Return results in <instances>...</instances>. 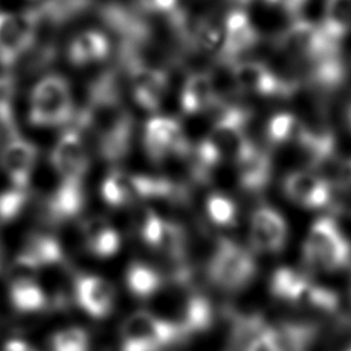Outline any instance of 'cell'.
Returning a JSON list of instances; mask_svg holds the SVG:
<instances>
[{
    "instance_id": "obj_1",
    "label": "cell",
    "mask_w": 351,
    "mask_h": 351,
    "mask_svg": "<svg viewBox=\"0 0 351 351\" xmlns=\"http://www.w3.org/2000/svg\"><path fill=\"white\" fill-rule=\"evenodd\" d=\"M78 121L106 160L117 162L128 155L133 140V118L121 99L112 73L99 75L92 84Z\"/></svg>"
},
{
    "instance_id": "obj_2",
    "label": "cell",
    "mask_w": 351,
    "mask_h": 351,
    "mask_svg": "<svg viewBox=\"0 0 351 351\" xmlns=\"http://www.w3.org/2000/svg\"><path fill=\"white\" fill-rule=\"evenodd\" d=\"M208 281L221 291L240 292L247 288L256 276V262L250 250L241 244L222 237L206 266Z\"/></svg>"
},
{
    "instance_id": "obj_3",
    "label": "cell",
    "mask_w": 351,
    "mask_h": 351,
    "mask_svg": "<svg viewBox=\"0 0 351 351\" xmlns=\"http://www.w3.org/2000/svg\"><path fill=\"white\" fill-rule=\"evenodd\" d=\"M100 195L107 204L122 207L137 199L180 197L184 192L171 180L162 176L111 170L101 181Z\"/></svg>"
},
{
    "instance_id": "obj_4",
    "label": "cell",
    "mask_w": 351,
    "mask_h": 351,
    "mask_svg": "<svg viewBox=\"0 0 351 351\" xmlns=\"http://www.w3.org/2000/svg\"><path fill=\"white\" fill-rule=\"evenodd\" d=\"M302 252L304 263L314 269L336 271L351 265V243L329 217H321L310 226Z\"/></svg>"
},
{
    "instance_id": "obj_5",
    "label": "cell",
    "mask_w": 351,
    "mask_h": 351,
    "mask_svg": "<svg viewBox=\"0 0 351 351\" xmlns=\"http://www.w3.org/2000/svg\"><path fill=\"white\" fill-rule=\"evenodd\" d=\"M29 122L34 126L55 128L74 117V100L69 82L58 74L43 77L29 97Z\"/></svg>"
},
{
    "instance_id": "obj_6",
    "label": "cell",
    "mask_w": 351,
    "mask_h": 351,
    "mask_svg": "<svg viewBox=\"0 0 351 351\" xmlns=\"http://www.w3.org/2000/svg\"><path fill=\"white\" fill-rule=\"evenodd\" d=\"M273 44L280 52L303 64L341 52V41L329 36L321 23L300 18L282 29L276 36Z\"/></svg>"
},
{
    "instance_id": "obj_7",
    "label": "cell",
    "mask_w": 351,
    "mask_h": 351,
    "mask_svg": "<svg viewBox=\"0 0 351 351\" xmlns=\"http://www.w3.org/2000/svg\"><path fill=\"white\" fill-rule=\"evenodd\" d=\"M185 337L178 322L148 311H136L126 318L122 326V351H159Z\"/></svg>"
},
{
    "instance_id": "obj_8",
    "label": "cell",
    "mask_w": 351,
    "mask_h": 351,
    "mask_svg": "<svg viewBox=\"0 0 351 351\" xmlns=\"http://www.w3.org/2000/svg\"><path fill=\"white\" fill-rule=\"evenodd\" d=\"M121 55L136 103L148 111L158 110L169 86L166 71L148 63L143 58L141 49L122 45Z\"/></svg>"
},
{
    "instance_id": "obj_9",
    "label": "cell",
    "mask_w": 351,
    "mask_h": 351,
    "mask_svg": "<svg viewBox=\"0 0 351 351\" xmlns=\"http://www.w3.org/2000/svg\"><path fill=\"white\" fill-rule=\"evenodd\" d=\"M232 78L239 89L271 99L289 97L299 86L295 80L278 75L267 64L256 60L234 63Z\"/></svg>"
},
{
    "instance_id": "obj_10",
    "label": "cell",
    "mask_w": 351,
    "mask_h": 351,
    "mask_svg": "<svg viewBox=\"0 0 351 351\" xmlns=\"http://www.w3.org/2000/svg\"><path fill=\"white\" fill-rule=\"evenodd\" d=\"M38 22L34 8L19 12H0V63L15 64L36 43Z\"/></svg>"
},
{
    "instance_id": "obj_11",
    "label": "cell",
    "mask_w": 351,
    "mask_h": 351,
    "mask_svg": "<svg viewBox=\"0 0 351 351\" xmlns=\"http://www.w3.org/2000/svg\"><path fill=\"white\" fill-rule=\"evenodd\" d=\"M51 166L62 184H84L89 152L82 133L77 129L64 132L51 152Z\"/></svg>"
},
{
    "instance_id": "obj_12",
    "label": "cell",
    "mask_w": 351,
    "mask_h": 351,
    "mask_svg": "<svg viewBox=\"0 0 351 351\" xmlns=\"http://www.w3.org/2000/svg\"><path fill=\"white\" fill-rule=\"evenodd\" d=\"M144 147L148 156L162 162L170 156L191 155L192 147L181 123L170 117H154L144 128Z\"/></svg>"
},
{
    "instance_id": "obj_13",
    "label": "cell",
    "mask_w": 351,
    "mask_h": 351,
    "mask_svg": "<svg viewBox=\"0 0 351 351\" xmlns=\"http://www.w3.org/2000/svg\"><path fill=\"white\" fill-rule=\"evenodd\" d=\"M259 43V32L250 15L234 8L229 11L222 23V41L217 51V58L225 64H234L239 58L252 49Z\"/></svg>"
},
{
    "instance_id": "obj_14",
    "label": "cell",
    "mask_w": 351,
    "mask_h": 351,
    "mask_svg": "<svg viewBox=\"0 0 351 351\" xmlns=\"http://www.w3.org/2000/svg\"><path fill=\"white\" fill-rule=\"evenodd\" d=\"M288 241L285 218L270 206L258 207L250 218V243L254 251L263 254L281 252Z\"/></svg>"
},
{
    "instance_id": "obj_15",
    "label": "cell",
    "mask_w": 351,
    "mask_h": 351,
    "mask_svg": "<svg viewBox=\"0 0 351 351\" xmlns=\"http://www.w3.org/2000/svg\"><path fill=\"white\" fill-rule=\"evenodd\" d=\"M282 189L288 199L307 210H319L332 203L333 188L315 171L296 170L287 174Z\"/></svg>"
},
{
    "instance_id": "obj_16",
    "label": "cell",
    "mask_w": 351,
    "mask_h": 351,
    "mask_svg": "<svg viewBox=\"0 0 351 351\" xmlns=\"http://www.w3.org/2000/svg\"><path fill=\"white\" fill-rule=\"evenodd\" d=\"M36 158L37 149L26 138L14 134L4 144L1 151V167L10 181V186L27 191L34 171Z\"/></svg>"
},
{
    "instance_id": "obj_17",
    "label": "cell",
    "mask_w": 351,
    "mask_h": 351,
    "mask_svg": "<svg viewBox=\"0 0 351 351\" xmlns=\"http://www.w3.org/2000/svg\"><path fill=\"white\" fill-rule=\"evenodd\" d=\"M74 298L85 313L103 318L112 310L117 293L114 285L104 277L82 274L74 280Z\"/></svg>"
},
{
    "instance_id": "obj_18",
    "label": "cell",
    "mask_w": 351,
    "mask_h": 351,
    "mask_svg": "<svg viewBox=\"0 0 351 351\" xmlns=\"http://www.w3.org/2000/svg\"><path fill=\"white\" fill-rule=\"evenodd\" d=\"M180 106L181 110L189 115L200 114L221 106L219 93L213 75L204 71L188 75L181 89Z\"/></svg>"
},
{
    "instance_id": "obj_19",
    "label": "cell",
    "mask_w": 351,
    "mask_h": 351,
    "mask_svg": "<svg viewBox=\"0 0 351 351\" xmlns=\"http://www.w3.org/2000/svg\"><path fill=\"white\" fill-rule=\"evenodd\" d=\"M234 163L239 184L244 191L259 193L267 188L271 178V159L265 149L252 143Z\"/></svg>"
},
{
    "instance_id": "obj_20",
    "label": "cell",
    "mask_w": 351,
    "mask_h": 351,
    "mask_svg": "<svg viewBox=\"0 0 351 351\" xmlns=\"http://www.w3.org/2000/svg\"><path fill=\"white\" fill-rule=\"evenodd\" d=\"M85 203L84 184L58 182L45 203L47 218L52 222H64L75 218Z\"/></svg>"
},
{
    "instance_id": "obj_21",
    "label": "cell",
    "mask_w": 351,
    "mask_h": 351,
    "mask_svg": "<svg viewBox=\"0 0 351 351\" xmlns=\"http://www.w3.org/2000/svg\"><path fill=\"white\" fill-rule=\"evenodd\" d=\"M86 250L97 258H110L121 247V236L110 221L103 217H90L82 225Z\"/></svg>"
},
{
    "instance_id": "obj_22",
    "label": "cell",
    "mask_w": 351,
    "mask_h": 351,
    "mask_svg": "<svg viewBox=\"0 0 351 351\" xmlns=\"http://www.w3.org/2000/svg\"><path fill=\"white\" fill-rule=\"evenodd\" d=\"M110 53V40L99 30H84L69 44L67 56L74 66H86L100 62Z\"/></svg>"
},
{
    "instance_id": "obj_23",
    "label": "cell",
    "mask_w": 351,
    "mask_h": 351,
    "mask_svg": "<svg viewBox=\"0 0 351 351\" xmlns=\"http://www.w3.org/2000/svg\"><path fill=\"white\" fill-rule=\"evenodd\" d=\"M311 280L291 267H280L270 277V293L282 302L302 304L311 285Z\"/></svg>"
},
{
    "instance_id": "obj_24",
    "label": "cell",
    "mask_w": 351,
    "mask_h": 351,
    "mask_svg": "<svg viewBox=\"0 0 351 351\" xmlns=\"http://www.w3.org/2000/svg\"><path fill=\"white\" fill-rule=\"evenodd\" d=\"M22 256L33 262L38 269L47 266H56L63 262V251L59 241L48 234H32L23 244Z\"/></svg>"
},
{
    "instance_id": "obj_25",
    "label": "cell",
    "mask_w": 351,
    "mask_h": 351,
    "mask_svg": "<svg viewBox=\"0 0 351 351\" xmlns=\"http://www.w3.org/2000/svg\"><path fill=\"white\" fill-rule=\"evenodd\" d=\"M213 321L214 310L211 302L200 293H193L188 298L182 311V317L177 322L188 337L210 329Z\"/></svg>"
},
{
    "instance_id": "obj_26",
    "label": "cell",
    "mask_w": 351,
    "mask_h": 351,
    "mask_svg": "<svg viewBox=\"0 0 351 351\" xmlns=\"http://www.w3.org/2000/svg\"><path fill=\"white\" fill-rule=\"evenodd\" d=\"M126 287L138 299H149L163 285L162 274L152 266L143 262H132L126 270Z\"/></svg>"
},
{
    "instance_id": "obj_27",
    "label": "cell",
    "mask_w": 351,
    "mask_h": 351,
    "mask_svg": "<svg viewBox=\"0 0 351 351\" xmlns=\"http://www.w3.org/2000/svg\"><path fill=\"white\" fill-rule=\"evenodd\" d=\"M133 229L141 239V241L149 247L159 248L165 237L167 221L163 219L156 211L148 207H140L134 211Z\"/></svg>"
},
{
    "instance_id": "obj_28",
    "label": "cell",
    "mask_w": 351,
    "mask_h": 351,
    "mask_svg": "<svg viewBox=\"0 0 351 351\" xmlns=\"http://www.w3.org/2000/svg\"><path fill=\"white\" fill-rule=\"evenodd\" d=\"M321 26L329 36L343 41L351 32V0H325Z\"/></svg>"
},
{
    "instance_id": "obj_29",
    "label": "cell",
    "mask_w": 351,
    "mask_h": 351,
    "mask_svg": "<svg viewBox=\"0 0 351 351\" xmlns=\"http://www.w3.org/2000/svg\"><path fill=\"white\" fill-rule=\"evenodd\" d=\"M10 300L15 310L21 313H34L44 310L48 298L37 281L10 284Z\"/></svg>"
},
{
    "instance_id": "obj_30",
    "label": "cell",
    "mask_w": 351,
    "mask_h": 351,
    "mask_svg": "<svg viewBox=\"0 0 351 351\" xmlns=\"http://www.w3.org/2000/svg\"><path fill=\"white\" fill-rule=\"evenodd\" d=\"M300 123L293 114L291 112H278L273 115L266 125V138L271 145H282L289 141H295Z\"/></svg>"
},
{
    "instance_id": "obj_31",
    "label": "cell",
    "mask_w": 351,
    "mask_h": 351,
    "mask_svg": "<svg viewBox=\"0 0 351 351\" xmlns=\"http://www.w3.org/2000/svg\"><path fill=\"white\" fill-rule=\"evenodd\" d=\"M206 213L210 221L218 226L228 228L237 222V206L229 196L214 192L206 200Z\"/></svg>"
},
{
    "instance_id": "obj_32",
    "label": "cell",
    "mask_w": 351,
    "mask_h": 351,
    "mask_svg": "<svg viewBox=\"0 0 351 351\" xmlns=\"http://www.w3.org/2000/svg\"><path fill=\"white\" fill-rule=\"evenodd\" d=\"M52 351H89L88 333L77 326L56 332L51 339Z\"/></svg>"
},
{
    "instance_id": "obj_33",
    "label": "cell",
    "mask_w": 351,
    "mask_h": 351,
    "mask_svg": "<svg viewBox=\"0 0 351 351\" xmlns=\"http://www.w3.org/2000/svg\"><path fill=\"white\" fill-rule=\"evenodd\" d=\"M318 170L321 171L319 174L329 182L332 188L351 186V156L350 158L333 156Z\"/></svg>"
},
{
    "instance_id": "obj_34",
    "label": "cell",
    "mask_w": 351,
    "mask_h": 351,
    "mask_svg": "<svg viewBox=\"0 0 351 351\" xmlns=\"http://www.w3.org/2000/svg\"><path fill=\"white\" fill-rule=\"evenodd\" d=\"M27 200V191L10 186L0 192V226L14 221L23 210Z\"/></svg>"
},
{
    "instance_id": "obj_35",
    "label": "cell",
    "mask_w": 351,
    "mask_h": 351,
    "mask_svg": "<svg viewBox=\"0 0 351 351\" xmlns=\"http://www.w3.org/2000/svg\"><path fill=\"white\" fill-rule=\"evenodd\" d=\"M244 351H285L280 330L265 324L244 346Z\"/></svg>"
},
{
    "instance_id": "obj_36",
    "label": "cell",
    "mask_w": 351,
    "mask_h": 351,
    "mask_svg": "<svg viewBox=\"0 0 351 351\" xmlns=\"http://www.w3.org/2000/svg\"><path fill=\"white\" fill-rule=\"evenodd\" d=\"M14 96L15 85L10 75H0V125L12 130L14 128Z\"/></svg>"
},
{
    "instance_id": "obj_37",
    "label": "cell",
    "mask_w": 351,
    "mask_h": 351,
    "mask_svg": "<svg viewBox=\"0 0 351 351\" xmlns=\"http://www.w3.org/2000/svg\"><path fill=\"white\" fill-rule=\"evenodd\" d=\"M136 3L144 12L162 14L169 18L180 10L178 0H136Z\"/></svg>"
},
{
    "instance_id": "obj_38",
    "label": "cell",
    "mask_w": 351,
    "mask_h": 351,
    "mask_svg": "<svg viewBox=\"0 0 351 351\" xmlns=\"http://www.w3.org/2000/svg\"><path fill=\"white\" fill-rule=\"evenodd\" d=\"M307 1H308V0H282L281 4H280V7H281V10H282L285 14H288V15L296 18V16L300 14V11L304 8V5L307 4Z\"/></svg>"
},
{
    "instance_id": "obj_39",
    "label": "cell",
    "mask_w": 351,
    "mask_h": 351,
    "mask_svg": "<svg viewBox=\"0 0 351 351\" xmlns=\"http://www.w3.org/2000/svg\"><path fill=\"white\" fill-rule=\"evenodd\" d=\"M3 351H37V350L33 346H30L27 341L12 339L4 344Z\"/></svg>"
},
{
    "instance_id": "obj_40",
    "label": "cell",
    "mask_w": 351,
    "mask_h": 351,
    "mask_svg": "<svg viewBox=\"0 0 351 351\" xmlns=\"http://www.w3.org/2000/svg\"><path fill=\"white\" fill-rule=\"evenodd\" d=\"M343 117H344V122H346L347 129L351 132V99L347 101V104H346V107H344V114H343Z\"/></svg>"
},
{
    "instance_id": "obj_41",
    "label": "cell",
    "mask_w": 351,
    "mask_h": 351,
    "mask_svg": "<svg viewBox=\"0 0 351 351\" xmlns=\"http://www.w3.org/2000/svg\"><path fill=\"white\" fill-rule=\"evenodd\" d=\"M266 4H270V5H278L280 7V4H281V1L282 0H263Z\"/></svg>"
},
{
    "instance_id": "obj_42",
    "label": "cell",
    "mask_w": 351,
    "mask_h": 351,
    "mask_svg": "<svg viewBox=\"0 0 351 351\" xmlns=\"http://www.w3.org/2000/svg\"><path fill=\"white\" fill-rule=\"evenodd\" d=\"M348 289H350V298H351V277H350V284H348Z\"/></svg>"
},
{
    "instance_id": "obj_43",
    "label": "cell",
    "mask_w": 351,
    "mask_h": 351,
    "mask_svg": "<svg viewBox=\"0 0 351 351\" xmlns=\"http://www.w3.org/2000/svg\"><path fill=\"white\" fill-rule=\"evenodd\" d=\"M346 351H351V347H350V348H348V350H346Z\"/></svg>"
}]
</instances>
